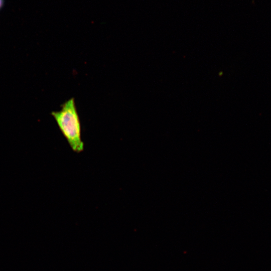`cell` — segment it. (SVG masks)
Wrapping results in <instances>:
<instances>
[{
  "instance_id": "cell-2",
  "label": "cell",
  "mask_w": 271,
  "mask_h": 271,
  "mask_svg": "<svg viewBox=\"0 0 271 271\" xmlns=\"http://www.w3.org/2000/svg\"><path fill=\"white\" fill-rule=\"evenodd\" d=\"M4 5V0H0V10L2 9Z\"/></svg>"
},
{
  "instance_id": "cell-1",
  "label": "cell",
  "mask_w": 271,
  "mask_h": 271,
  "mask_svg": "<svg viewBox=\"0 0 271 271\" xmlns=\"http://www.w3.org/2000/svg\"><path fill=\"white\" fill-rule=\"evenodd\" d=\"M61 109L53 111L57 124L72 150L80 153L84 149L81 138V124L74 98H71L61 106Z\"/></svg>"
}]
</instances>
